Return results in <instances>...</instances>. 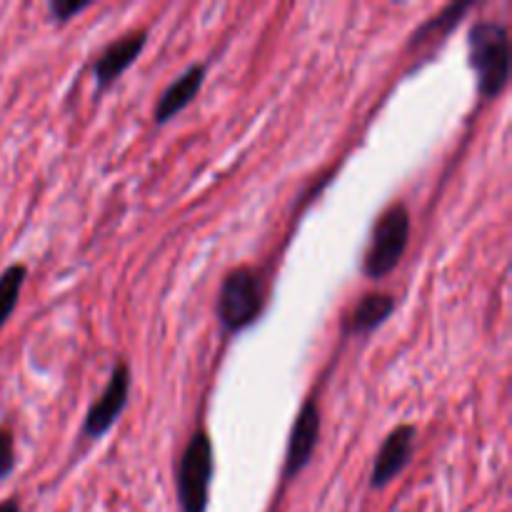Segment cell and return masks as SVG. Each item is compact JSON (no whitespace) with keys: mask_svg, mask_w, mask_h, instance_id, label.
<instances>
[{"mask_svg":"<svg viewBox=\"0 0 512 512\" xmlns=\"http://www.w3.org/2000/svg\"><path fill=\"white\" fill-rule=\"evenodd\" d=\"M205 73H208V65H190L180 78H175L168 88L163 90V95L158 98L153 110L155 125H165L175 118V115L183 113L198 93L203 90Z\"/></svg>","mask_w":512,"mask_h":512,"instance_id":"cell-10","label":"cell"},{"mask_svg":"<svg viewBox=\"0 0 512 512\" xmlns=\"http://www.w3.org/2000/svg\"><path fill=\"white\" fill-rule=\"evenodd\" d=\"M90 5H93V0H50L48 10L50 15H53L55 23L65 25L68 20L78 18L80 13H85Z\"/></svg>","mask_w":512,"mask_h":512,"instance_id":"cell-13","label":"cell"},{"mask_svg":"<svg viewBox=\"0 0 512 512\" xmlns=\"http://www.w3.org/2000/svg\"><path fill=\"white\" fill-rule=\"evenodd\" d=\"M468 63L478 78V95L498 100L510 83V33L500 20H478L468 30Z\"/></svg>","mask_w":512,"mask_h":512,"instance_id":"cell-1","label":"cell"},{"mask_svg":"<svg viewBox=\"0 0 512 512\" xmlns=\"http://www.w3.org/2000/svg\"><path fill=\"white\" fill-rule=\"evenodd\" d=\"M215 473L213 440L205 430H198L185 445L175 468V488L183 512H205L210 500V480Z\"/></svg>","mask_w":512,"mask_h":512,"instance_id":"cell-4","label":"cell"},{"mask_svg":"<svg viewBox=\"0 0 512 512\" xmlns=\"http://www.w3.org/2000/svg\"><path fill=\"white\" fill-rule=\"evenodd\" d=\"M393 310L395 298L390 293H378V290L365 293L363 298L345 313L343 323H340V335H343L345 340L370 335L393 315Z\"/></svg>","mask_w":512,"mask_h":512,"instance_id":"cell-9","label":"cell"},{"mask_svg":"<svg viewBox=\"0 0 512 512\" xmlns=\"http://www.w3.org/2000/svg\"><path fill=\"white\" fill-rule=\"evenodd\" d=\"M265 310V283L250 265L233 268L220 285L215 318L228 335H238L260 320Z\"/></svg>","mask_w":512,"mask_h":512,"instance_id":"cell-2","label":"cell"},{"mask_svg":"<svg viewBox=\"0 0 512 512\" xmlns=\"http://www.w3.org/2000/svg\"><path fill=\"white\" fill-rule=\"evenodd\" d=\"M415 438H418V428L410 423L398 425L385 435L383 445H380L378 455H375L373 473H370V488L383 490L403 473L413 460Z\"/></svg>","mask_w":512,"mask_h":512,"instance_id":"cell-7","label":"cell"},{"mask_svg":"<svg viewBox=\"0 0 512 512\" xmlns=\"http://www.w3.org/2000/svg\"><path fill=\"white\" fill-rule=\"evenodd\" d=\"M475 8L473 0H463V3H450L445 5L440 13H435L433 18L425 20L413 35H410V48H420L425 43H433L435 38H445L450 30H455L460 25V20Z\"/></svg>","mask_w":512,"mask_h":512,"instance_id":"cell-11","label":"cell"},{"mask_svg":"<svg viewBox=\"0 0 512 512\" xmlns=\"http://www.w3.org/2000/svg\"><path fill=\"white\" fill-rule=\"evenodd\" d=\"M145 45H148V30H130V33L113 40V43L95 58L93 78L98 93H105L108 88H113L120 80V75H123L125 70L133 68L135 60H138L140 53L145 50Z\"/></svg>","mask_w":512,"mask_h":512,"instance_id":"cell-8","label":"cell"},{"mask_svg":"<svg viewBox=\"0 0 512 512\" xmlns=\"http://www.w3.org/2000/svg\"><path fill=\"white\" fill-rule=\"evenodd\" d=\"M0 512H20V500L18 498H8L0 503Z\"/></svg>","mask_w":512,"mask_h":512,"instance_id":"cell-15","label":"cell"},{"mask_svg":"<svg viewBox=\"0 0 512 512\" xmlns=\"http://www.w3.org/2000/svg\"><path fill=\"white\" fill-rule=\"evenodd\" d=\"M320 428H323V418H320V405L315 398H308L303 408L298 410L293 430H290L288 448H285V463H283V480H293L303 473L313 460L315 450H318Z\"/></svg>","mask_w":512,"mask_h":512,"instance_id":"cell-6","label":"cell"},{"mask_svg":"<svg viewBox=\"0 0 512 512\" xmlns=\"http://www.w3.org/2000/svg\"><path fill=\"white\" fill-rule=\"evenodd\" d=\"M25 280H28V268L20 263L10 265V268H5L3 273H0V330L5 328L10 315L18 308Z\"/></svg>","mask_w":512,"mask_h":512,"instance_id":"cell-12","label":"cell"},{"mask_svg":"<svg viewBox=\"0 0 512 512\" xmlns=\"http://www.w3.org/2000/svg\"><path fill=\"white\" fill-rule=\"evenodd\" d=\"M130 383H133V380H130L128 363L120 360V363H115L105 390L98 395L95 403H90L88 413H85L83 438L100 440L103 435H108L110 430H113V425L118 423V418L125 413V408H128Z\"/></svg>","mask_w":512,"mask_h":512,"instance_id":"cell-5","label":"cell"},{"mask_svg":"<svg viewBox=\"0 0 512 512\" xmlns=\"http://www.w3.org/2000/svg\"><path fill=\"white\" fill-rule=\"evenodd\" d=\"M15 470V438L8 428H0V483Z\"/></svg>","mask_w":512,"mask_h":512,"instance_id":"cell-14","label":"cell"},{"mask_svg":"<svg viewBox=\"0 0 512 512\" xmlns=\"http://www.w3.org/2000/svg\"><path fill=\"white\" fill-rule=\"evenodd\" d=\"M410 230H413V220H410V210L405 203H395L380 213L363 258L365 278L378 283V280H385L398 268L405 250H408Z\"/></svg>","mask_w":512,"mask_h":512,"instance_id":"cell-3","label":"cell"}]
</instances>
